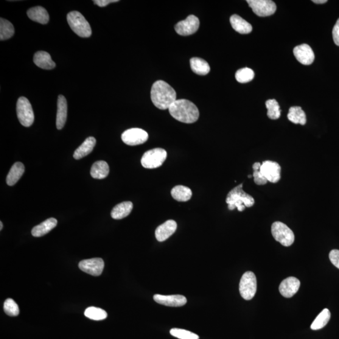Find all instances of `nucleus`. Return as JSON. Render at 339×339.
Listing matches in <instances>:
<instances>
[{"label":"nucleus","mask_w":339,"mask_h":339,"mask_svg":"<svg viewBox=\"0 0 339 339\" xmlns=\"http://www.w3.org/2000/svg\"><path fill=\"white\" fill-rule=\"evenodd\" d=\"M176 94L174 89L164 81H158L153 84L151 90V99L156 108L165 110L169 109L176 102Z\"/></svg>","instance_id":"1"},{"label":"nucleus","mask_w":339,"mask_h":339,"mask_svg":"<svg viewBox=\"0 0 339 339\" xmlns=\"http://www.w3.org/2000/svg\"><path fill=\"white\" fill-rule=\"evenodd\" d=\"M169 109L173 118L187 124L197 122L200 117L197 106L189 100L176 99Z\"/></svg>","instance_id":"2"},{"label":"nucleus","mask_w":339,"mask_h":339,"mask_svg":"<svg viewBox=\"0 0 339 339\" xmlns=\"http://www.w3.org/2000/svg\"><path fill=\"white\" fill-rule=\"evenodd\" d=\"M226 202L230 211L237 208L240 212L245 211L246 207H251L254 204V198L243 190V184L234 187L228 193Z\"/></svg>","instance_id":"3"},{"label":"nucleus","mask_w":339,"mask_h":339,"mask_svg":"<svg viewBox=\"0 0 339 339\" xmlns=\"http://www.w3.org/2000/svg\"><path fill=\"white\" fill-rule=\"evenodd\" d=\"M67 19L71 29L81 37L88 38L91 35L90 25L80 12L73 11L69 13Z\"/></svg>","instance_id":"4"},{"label":"nucleus","mask_w":339,"mask_h":339,"mask_svg":"<svg viewBox=\"0 0 339 339\" xmlns=\"http://www.w3.org/2000/svg\"><path fill=\"white\" fill-rule=\"evenodd\" d=\"M271 233L276 242L286 247L292 245L295 241L293 232L286 224L280 221H276L272 224Z\"/></svg>","instance_id":"5"},{"label":"nucleus","mask_w":339,"mask_h":339,"mask_svg":"<svg viewBox=\"0 0 339 339\" xmlns=\"http://www.w3.org/2000/svg\"><path fill=\"white\" fill-rule=\"evenodd\" d=\"M167 156V152L164 149L159 148H155L144 153L141 159V163L145 169H156L162 166Z\"/></svg>","instance_id":"6"},{"label":"nucleus","mask_w":339,"mask_h":339,"mask_svg":"<svg viewBox=\"0 0 339 339\" xmlns=\"http://www.w3.org/2000/svg\"><path fill=\"white\" fill-rule=\"evenodd\" d=\"M16 113L19 123L25 127H29L34 122V113L27 98L21 97L16 104Z\"/></svg>","instance_id":"7"},{"label":"nucleus","mask_w":339,"mask_h":339,"mask_svg":"<svg viewBox=\"0 0 339 339\" xmlns=\"http://www.w3.org/2000/svg\"><path fill=\"white\" fill-rule=\"evenodd\" d=\"M256 290V277L252 271H247L243 274L240 283L241 295L246 301H250L254 296Z\"/></svg>","instance_id":"8"},{"label":"nucleus","mask_w":339,"mask_h":339,"mask_svg":"<svg viewBox=\"0 0 339 339\" xmlns=\"http://www.w3.org/2000/svg\"><path fill=\"white\" fill-rule=\"evenodd\" d=\"M247 3L253 12L262 17L272 15L276 10V4L271 0H248Z\"/></svg>","instance_id":"9"},{"label":"nucleus","mask_w":339,"mask_h":339,"mask_svg":"<svg viewBox=\"0 0 339 339\" xmlns=\"http://www.w3.org/2000/svg\"><path fill=\"white\" fill-rule=\"evenodd\" d=\"M260 172L268 182L275 184L281 178V167L277 162L267 161L261 165Z\"/></svg>","instance_id":"10"},{"label":"nucleus","mask_w":339,"mask_h":339,"mask_svg":"<svg viewBox=\"0 0 339 339\" xmlns=\"http://www.w3.org/2000/svg\"><path fill=\"white\" fill-rule=\"evenodd\" d=\"M122 141L128 145H138L147 141L148 134L142 129L131 128L122 134Z\"/></svg>","instance_id":"11"},{"label":"nucleus","mask_w":339,"mask_h":339,"mask_svg":"<svg viewBox=\"0 0 339 339\" xmlns=\"http://www.w3.org/2000/svg\"><path fill=\"white\" fill-rule=\"evenodd\" d=\"M200 26V19L194 15L188 16L185 21L179 22L175 25V29L178 35L188 36L194 34Z\"/></svg>","instance_id":"12"},{"label":"nucleus","mask_w":339,"mask_h":339,"mask_svg":"<svg viewBox=\"0 0 339 339\" xmlns=\"http://www.w3.org/2000/svg\"><path fill=\"white\" fill-rule=\"evenodd\" d=\"M81 270L92 276H98L102 274L105 262L102 258H92L81 261L79 264Z\"/></svg>","instance_id":"13"},{"label":"nucleus","mask_w":339,"mask_h":339,"mask_svg":"<svg viewBox=\"0 0 339 339\" xmlns=\"http://www.w3.org/2000/svg\"><path fill=\"white\" fill-rule=\"evenodd\" d=\"M293 54L297 61L304 65H310L315 59L313 50L307 44H302L294 48Z\"/></svg>","instance_id":"14"},{"label":"nucleus","mask_w":339,"mask_h":339,"mask_svg":"<svg viewBox=\"0 0 339 339\" xmlns=\"http://www.w3.org/2000/svg\"><path fill=\"white\" fill-rule=\"evenodd\" d=\"M301 287V282L295 277H288L281 283L279 291L285 298H291L295 295Z\"/></svg>","instance_id":"15"},{"label":"nucleus","mask_w":339,"mask_h":339,"mask_svg":"<svg viewBox=\"0 0 339 339\" xmlns=\"http://www.w3.org/2000/svg\"><path fill=\"white\" fill-rule=\"evenodd\" d=\"M156 303L167 307H178L184 306L187 304V298L183 295H162L156 294L153 296Z\"/></svg>","instance_id":"16"},{"label":"nucleus","mask_w":339,"mask_h":339,"mask_svg":"<svg viewBox=\"0 0 339 339\" xmlns=\"http://www.w3.org/2000/svg\"><path fill=\"white\" fill-rule=\"evenodd\" d=\"M177 228V224L175 221L169 220L162 224L156 228L155 237L159 242H163L172 236Z\"/></svg>","instance_id":"17"},{"label":"nucleus","mask_w":339,"mask_h":339,"mask_svg":"<svg viewBox=\"0 0 339 339\" xmlns=\"http://www.w3.org/2000/svg\"><path fill=\"white\" fill-rule=\"evenodd\" d=\"M67 116V103L66 97L60 95L57 101V113L56 117V127L61 130L66 124Z\"/></svg>","instance_id":"18"},{"label":"nucleus","mask_w":339,"mask_h":339,"mask_svg":"<svg viewBox=\"0 0 339 339\" xmlns=\"http://www.w3.org/2000/svg\"><path fill=\"white\" fill-rule=\"evenodd\" d=\"M33 62L36 66L41 69L51 70L55 67V63L52 60L51 56L45 51L35 53L33 57Z\"/></svg>","instance_id":"19"},{"label":"nucleus","mask_w":339,"mask_h":339,"mask_svg":"<svg viewBox=\"0 0 339 339\" xmlns=\"http://www.w3.org/2000/svg\"><path fill=\"white\" fill-rule=\"evenodd\" d=\"M57 224V220H55V218H49L39 225L35 226L32 229V234L34 237L43 236L55 228Z\"/></svg>","instance_id":"20"},{"label":"nucleus","mask_w":339,"mask_h":339,"mask_svg":"<svg viewBox=\"0 0 339 339\" xmlns=\"http://www.w3.org/2000/svg\"><path fill=\"white\" fill-rule=\"evenodd\" d=\"M27 15L32 21L41 24H47L49 21V15L47 11L42 7H35L30 8Z\"/></svg>","instance_id":"21"},{"label":"nucleus","mask_w":339,"mask_h":339,"mask_svg":"<svg viewBox=\"0 0 339 339\" xmlns=\"http://www.w3.org/2000/svg\"><path fill=\"white\" fill-rule=\"evenodd\" d=\"M133 205L131 202H123V203L117 204L112 210L111 215L114 220H122L127 217L132 211Z\"/></svg>","instance_id":"22"},{"label":"nucleus","mask_w":339,"mask_h":339,"mask_svg":"<svg viewBox=\"0 0 339 339\" xmlns=\"http://www.w3.org/2000/svg\"><path fill=\"white\" fill-rule=\"evenodd\" d=\"M96 144V140L94 137H89L86 138L80 146L75 150L74 153V158L75 159H80L88 155L89 153L93 150L95 145Z\"/></svg>","instance_id":"23"},{"label":"nucleus","mask_w":339,"mask_h":339,"mask_svg":"<svg viewBox=\"0 0 339 339\" xmlns=\"http://www.w3.org/2000/svg\"><path fill=\"white\" fill-rule=\"evenodd\" d=\"M230 22L233 29L241 34H248V33H251L253 30L251 25L239 15L231 16Z\"/></svg>","instance_id":"24"},{"label":"nucleus","mask_w":339,"mask_h":339,"mask_svg":"<svg viewBox=\"0 0 339 339\" xmlns=\"http://www.w3.org/2000/svg\"><path fill=\"white\" fill-rule=\"evenodd\" d=\"M25 172L24 165L21 162H16L13 165L7 177V183L8 186H13L16 184L24 175Z\"/></svg>","instance_id":"25"},{"label":"nucleus","mask_w":339,"mask_h":339,"mask_svg":"<svg viewBox=\"0 0 339 339\" xmlns=\"http://www.w3.org/2000/svg\"><path fill=\"white\" fill-rule=\"evenodd\" d=\"M109 173V167L105 161H97L92 165L91 175L96 179H104L107 177Z\"/></svg>","instance_id":"26"},{"label":"nucleus","mask_w":339,"mask_h":339,"mask_svg":"<svg viewBox=\"0 0 339 339\" xmlns=\"http://www.w3.org/2000/svg\"><path fill=\"white\" fill-rule=\"evenodd\" d=\"M288 119L294 124L305 125L307 123V117L303 109L299 106H293L289 109Z\"/></svg>","instance_id":"27"},{"label":"nucleus","mask_w":339,"mask_h":339,"mask_svg":"<svg viewBox=\"0 0 339 339\" xmlns=\"http://www.w3.org/2000/svg\"><path fill=\"white\" fill-rule=\"evenodd\" d=\"M190 64L192 71L198 75H205L211 71L209 64L203 58L193 57L190 59Z\"/></svg>","instance_id":"28"},{"label":"nucleus","mask_w":339,"mask_h":339,"mask_svg":"<svg viewBox=\"0 0 339 339\" xmlns=\"http://www.w3.org/2000/svg\"><path fill=\"white\" fill-rule=\"evenodd\" d=\"M171 195L175 200L178 202H187L192 197V190L189 187L177 186L173 187Z\"/></svg>","instance_id":"29"},{"label":"nucleus","mask_w":339,"mask_h":339,"mask_svg":"<svg viewBox=\"0 0 339 339\" xmlns=\"http://www.w3.org/2000/svg\"><path fill=\"white\" fill-rule=\"evenodd\" d=\"M15 33L13 25L7 19H0V40L6 41L13 36Z\"/></svg>","instance_id":"30"},{"label":"nucleus","mask_w":339,"mask_h":339,"mask_svg":"<svg viewBox=\"0 0 339 339\" xmlns=\"http://www.w3.org/2000/svg\"><path fill=\"white\" fill-rule=\"evenodd\" d=\"M330 312L329 309H325L322 311L316 318L315 319V321L313 322L312 325H311V329L313 330H317L322 329L328 324V322L330 321Z\"/></svg>","instance_id":"31"},{"label":"nucleus","mask_w":339,"mask_h":339,"mask_svg":"<svg viewBox=\"0 0 339 339\" xmlns=\"http://www.w3.org/2000/svg\"><path fill=\"white\" fill-rule=\"evenodd\" d=\"M268 109L267 115L271 119H278L281 116L279 104L275 99H269L265 103Z\"/></svg>","instance_id":"32"},{"label":"nucleus","mask_w":339,"mask_h":339,"mask_svg":"<svg viewBox=\"0 0 339 339\" xmlns=\"http://www.w3.org/2000/svg\"><path fill=\"white\" fill-rule=\"evenodd\" d=\"M85 315L86 317L94 321H102L107 318L108 314L106 311L94 307L88 308L85 310Z\"/></svg>","instance_id":"33"},{"label":"nucleus","mask_w":339,"mask_h":339,"mask_svg":"<svg viewBox=\"0 0 339 339\" xmlns=\"http://www.w3.org/2000/svg\"><path fill=\"white\" fill-rule=\"evenodd\" d=\"M235 77H236L237 82L247 83L253 79L254 72L253 70L246 67V68L238 70Z\"/></svg>","instance_id":"34"},{"label":"nucleus","mask_w":339,"mask_h":339,"mask_svg":"<svg viewBox=\"0 0 339 339\" xmlns=\"http://www.w3.org/2000/svg\"><path fill=\"white\" fill-rule=\"evenodd\" d=\"M170 334L173 337L180 339H200V337L194 333L181 329H172L170 330Z\"/></svg>","instance_id":"35"},{"label":"nucleus","mask_w":339,"mask_h":339,"mask_svg":"<svg viewBox=\"0 0 339 339\" xmlns=\"http://www.w3.org/2000/svg\"><path fill=\"white\" fill-rule=\"evenodd\" d=\"M4 309L6 314L10 316H16L19 315L18 305L13 299L8 298L4 303Z\"/></svg>","instance_id":"36"},{"label":"nucleus","mask_w":339,"mask_h":339,"mask_svg":"<svg viewBox=\"0 0 339 339\" xmlns=\"http://www.w3.org/2000/svg\"><path fill=\"white\" fill-rule=\"evenodd\" d=\"M261 164L259 162H256L254 163L253 165V169L254 170L253 176L254 177V183L257 185V186H264V185L267 184L268 181L264 177L262 174V173L260 172V169L261 167Z\"/></svg>","instance_id":"37"},{"label":"nucleus","mask_w":339,"mask_h":339,"mask_svg":"<svg viewBox=\"0 0 339 339\" xmlns=\"http://www.w3.org/2000/svg\"><path fill=\"white\" fill-rule=\"evenodd\" d=\"M329 259L332 264L339 269V250L338 249H333L330 252Z\"/></svg>","instance_id":"38"},{"label":"nucleus","mask_w":339,"mask_h":339,"mask_svg":"<svg viewBox=\"0 0 339 339\" xmlns=\"http://www.w3.org/2000/svg\"><path fill=\"white\" fill-rule=\"evenodd\" d=\"M333 41L337 46H339V18L333 27L332 30Z\"/></svg>","instance_id":"39"},{"label":"nucleus","mask_w":339,"mask_h":339,"mask_svg":"<svg viewBox=\"0 0 339 339\" xmlns=\"http://www.w3.org/2000/svg\"><path fill=\"white\" fill-rule=\"evenodd\" d=\"M118 0H94V4L100 7H105L112 3L118 2Z\"/></svg>","instance_id":"40"},{"label":"nucleus","mask_w":339,"mask_h":339,"mask_svg":"<svg viewBox=\"0 0 339 339\" xmlns=\"http://www.w3.org/2000/svg\"><path fill=\"white\" fill-rule=\"evenodd\" d=\"M312 2L316 4H324L327 2V0H313Z\"/></svg>","instance_id":"41"},{"label":"nucleus","mask_w":339,"mask_h":339,"mask_svg":"<svg viewBox=\"0 0 339 339\" xmlns=\"http://www.w3.org/2000/svg\"><path fill=\"white\" fill-rule=\"evenodd\" d=\"M3 227H4V225H3V223L1 221V222H0V230H2Z\"/></svg>","instance_id":"42"},{"label":"nucleus","mask_w":339,"mask_h":339,"mask_svg":"<svg viewBox=\"0 0 339 339\" xmlns=\"http://www.w3.org/2000/svg\"><path fill=\"white\" fill-rule=\"evenodd\" d=\"M253 175H248V178H251Z\"/></svg>","instance_id":"43"}]
</instances>
